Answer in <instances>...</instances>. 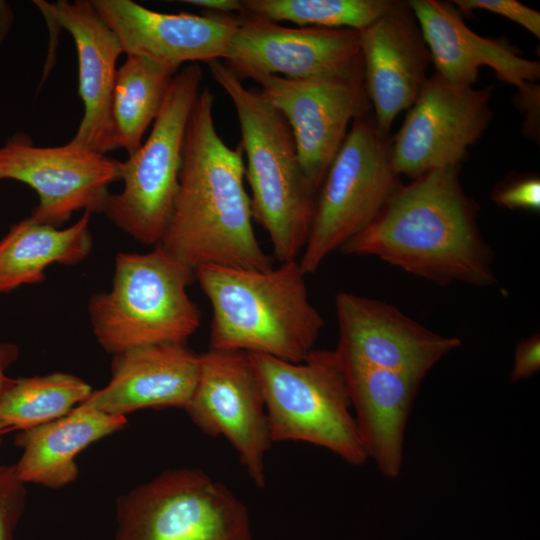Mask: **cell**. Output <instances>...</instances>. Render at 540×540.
I'll return each mask as SVG.
<instances>
[{
    "instance_id": "4316f807",
    "label": "cell",
    "mask_w": 540,
    "mask_h": 540,
    "mask_svg": "<svg viewBox=\"0 0 540 540\" xmlns=\"http://www.w3.org/2000/svg\"><path fill=\"white\" fill-rule=\"evenodd\" d=\"M25 499V483L17 476L14 465H0V540H14Z\"/></svg>"
},
{
    "instance_id": "cb8c5ba5",
    "label": "cell",
    "mask_w": 540,
    "mask_h": 540,
    "mask_svg": "<svg viewBox=\"0 0 540 540\" xmlns=\"http://www.w3.org/2000/svg\"><path fill=\"white\" fill-rule=\"evenodd\" d=\"M176 72L146 58L126 55L117 68L110 104L113 149L128 156L142 145L143 137L160 112Z\"/></svg>"
},
{
    "instance_id": "7402d4cb",
    "label": "cell",
    "mask_w": 540,
    "mask_h": 540,
    "mask_svg": "<svg viewBox=\"0 0 540 540\" xmlns=\"http://www.w3.org/2000/svg\"><path fill=\"white\" fill-rule=\"evenodd\" d=\"M126 423V416L79 404L56 420L22 430L16 436V443L23 451L14 465L16 474L25 484L64 487L78 476L77 455Z\"/></svg>"
},
{
    "instance_id": "f1b7e54d",
    "label": "cell",
    "mask_w": 540,
    "mask_h": 540,
    "mask_svg": "<svg viewBox=\"0 0 540 540\" xmlns=\"http://www.w3.org/2000/svg\"><path fill=\"white\" fill-rule=\"evenodd\" d=\"M494 202L508 209L539 211L540 180L537 177L521 178L495 190Z\"/></svg>"
},
{
    "instance_id": "7a4b0ae2",
    "label": "cell",
    "mask_w": 540,
    "mask_h": 540,
    "mask_svg": "<svg viewBox=\"0 0 540 540\" xmlns=\"http://www.w3.org/2000/svg\"><path fill=\"white\" fill-rule=\"evenodd\" d=\"M340 250L377 257L441 286L496 282L492 251L458 167L433 170L401 185L377 218Z\"/></svg>"
},
{
    "instance_id": "ac0fdd59",
    "label": "cell",
    "mask_w": 540,
    "mask_h": 540,
    "mask_svg": "<svg viewBox=\"0 0 540 540\" xmlns=\"http://www.w3.org/2000/svg\"><path fill=\"white\" fill-rule=\"evenodd\" d=\"M418 23L436 74L444 80L472 86L479 68H492L497 77L514 85L528 105L536 106L540 64L519 56L508 45L473 32L452 4L436 0L407 2Z\"/></svg>"
},
{
    "instance_id": "52a82bcc",
    "label": "cell",
    "mask_w": 540,
    "mask_h": 540,
    "mask_svg": "<svg viewBox=\"0 0 540 540\" xmlns=\"http://www.w3.org/2000/svg\"><path fill=\"white\" fill-rule=\"evenodd\" d=\"M201 82L198 63L182 66L170 82L148 138L120 161L123 189L110 193L103 213L142 244L159 245L168 228L179 190L187 123Z\"/></svg>"
},
{
    "instance_id": "d6986e66",
    "label": "cell",
    "mask_w": 540,
    "mask_h": 540,
    "mask_svg": "<svg viewBox=\"0 0 540 540\" xmlns=\"http://www.w3.org/2000/svg\"><path fill=\"white\" fill-rule=\"evenodd\" d=\"M200 354L186 343L140 346L113 355L111 379L81 404L126 416L144 408L185 409L196 388Z\"/></svg>"
},
{
    "instance_id": "277c9868",
    "label": "cell",
    "mask_w": 540,
    "mask_h": 540,
    "mask_svg": "<svg viewBox=\"0 0 540 540\" xmlns=\"http://www.w3.org/2000/svg\"><path fill=\"white\" fill-rule=\"evenodd\" d=\"M207 65L237 115L253 220L268 234L279 263L296 260L309 236L316 191L301 167L291 129L259 89L247 88L226 63Z\"/></svg>"
},
{
    "instance_id": "ba28073f",
    "label": "cell",
    "mask_w": 540,
    "mask_h": 540,
    "mask_svg": "<svg viewBox=\"0 0 540 540\" xmlns=\"http://www.w3.org/2000/svg\"><path fill=\"white\" fill-rule=\"evenodd\" d=\"M390 145L367 111L356 117L320 187L299 265L315 273L325 259L369 226L401 187Z\"/></svg>"
},
{
    "instance_id": "f546056e",
    "label": "cell",
    "mask_w": 540,
    "mask_h": 540,
    "mask_svg": "<svg viewBox=\"0 0 540 540\" xmlns=\"http://www.w3.org/2000/svg\"><path fill=\"white\" fill-rule=\"evenodd\" d=\"M540 369V336L533 334L521 340L514 354L511 381L527 379Z\"/></svg>"
},
{
    "instance_id": "4dcf8cb0",
    "label": "cell",
    "mask_w": 540,
    "mask_h": 540,
    "mask_svg": "<svg viewBox=\"0 0 540 540\" xmlns=\"http://www.w3.org/2000/svg\"><path fill=\"white\" fill-rule=\"evenodd\" d=\"M19 347L12 342L0 341V398L13 385L15 379L7 376L8 368L19 358Z\"/></svg>"
},
{
    "instance_id": "d4e9b609",
    "label": "cell",
    "mask_w": 540,
    "mask_h": 540,
    "mask_svg": "<svg viewBox=\"0 0 540 540\" xmlns=\"http://www.w3.org/2000/svg\"><path fill=\"white\" fill-rule=\"evenodd\" d=\"M92 392L86 381L68 373L17 378L0 398V422L13 431L31 429L68 414Z\"/></svg>"
},
{
    "instance_id": "5b68a950",
    "label": "cell",
    "mask_w": 540,
    "mask_h": 540,
    "mask_svg": "<svg viewBox=\"0 0 540 540\" xmlns=\"http://www.w3.org/2000/svg\"><path fill=\"white\" fill-rule=\"evenodd\" d=\"M194 270L160 245L119 252L111 289L93 294L88 314L98 344L112 355L161 343H186L201 324L188 295Z\"/></svg>"
},
{
    "instance_id": "30bf717a",
    "label": "cell",
    "mask_w": 540,
    "mask_h": 540,
    "mask_svg": "<svg viewBox=\"0 0 540 540\" xmlns=\"http://www.w3.org/2000/svg\"><path fill=\"white\" fill-rule=\"evenodd\" d=\"M5 179L37 193L33 219L60 227L77 211L104 212L109 186L120 180V161L72 140L43 147L16 134L0 147V180Z\"/></svg>"
},
{
    "instance_id": "3957f363",
    "label": "cell",
    "mask_w": 540,
    "mask_h": 540,
    "mask_svg": "<svg viewBox=\"0 0 540 540\" xmlns=\"http://www.w3.org/2000/svg\"><path fill=\"white\" fill-rule=\"evenodd\" d=\"M194 275L212 308L210 349L293 363L315 349L324 319L297 260L268 270L203 265Z\"/></svg>"
},
{
    "instance_id": "8fae6325",
    "label": "cell",
    "mask_w": 540,
    "mask_h": 540,
    "mask_svg": "<svg viewBox=\"0 0 540 540\" xmlns=\"http://www.w3.org/2000/svg\"><path fill=\"white\" fill-rule=\"evenodd\" d=\"M184 410L202 432L223 436L256 487H265V457L272 441L248 353L209 349L200 354L196 388Z\"/></svg>"
},
{
    "instance_id": "603a6c76",
    "label": "cell",
    "mask_w": 540,
    "mask_h": 540,
    "mask_svg": "<svg viewBox=\"0 0 540 540\" xmlns=\"http://www.w3.org/2000/svg\"><path fill=\"white\" fill-rule=\"evenodd\" d=\"M91 214L67 228L36 221L31 216L14 224L0 240V294L45 280L53 264L75 265L90 254Z\"/></svg>"
},
{
    "instance_id": "4fadbf2b",
    "label": "cell",
    "mask_w": 540,
    "mask_h": 540,
    "mask_svg": "<svg viewBox=\"0 0 540 540\" xmlns=\"http://www.w3.org/2000/svg\"><path fill=\"white\" fill-rule=\"evenodd\" d=\"M252 80L287 121L301 167L317 192L349 124L367 111L363 72L302 80L261 75Z\"/></svg>"
},
{
    "instance_id": "1f68e13d",
    "label": "cell",
    "mask_w": 540,
    "mask_h": 540,
    "mask_svg": "<svg viewBox=\"0 0 540 540\" xmlns=\"http://www.w3.org/2000/svg\"><path fill=\"white\" fill-rule=\"evenodd\" d=\"M183 3L200 7L214 14H244L241 0H185Z\"/></svg>"
},
{
    "instance_id": "9a60e30c",
    "label": "cell",
    "mask_w": 540,
    "mask_h": 540,
    "mask_svg": "<svg viewBox=\"0 0 540 540\" xmlns=\"http://www.w3.org/2000/svg\"><path fill=\"white\" fill-rule=\"evenodd\" d=\"M335 311L339 329L335 351L342 362L423 380L438 361L461 344L459 338L431 331L378 299L339 292Z\"/></svg>"
},
{
    "instance_id": "83f0119b",
    "label": "cell",
    "mask_w": 540,
    "mask_h": 540,
    "mask_svg": "<svg viewBox=\"0 0 540 540\" xmlns=\"http://www.w3.org/2000/svg\"><path fill=\"white\" fill-rule=\"evenodd\" d=\"M461 10L492 12L523 26L537 38L540 37V13L515 0H455Z\"/></svg>"
},
{
    "instance_id": "9c48e42d",
    "label": "cell",
    "mask_w": 540,
    "mask_h": 540,
    "mask_svg": "<svg viewBox=\"0 0 540 540\" xmlns=\"http://www.w3.org/2000/svg\"><path fill=\"white\" fill-rule=\"evenodd\" d=\"M116 540H253L244 503L199 469H172L117 502Z\"/></svg>"
},
{
    "instance_id": "8992f818",
    "label": "cell",
    "mask_w": 540,
    "mask_h": 540,
    "mask_svg": "<svg viewBox=\"0 0 540 540\" xmlns=\"http://www.w3.org/2000/svg\"><path fill=\"white\" fill-rule=\"evenodd\" d=\"M248 354L262 391L272 443L307 442L330 450L348 464L366 462L335 350L313 349L299 363Z\"/></svg>"
},
{
    "instance_id": "5bb4252c",
    "label": "cell",
    "mask_w": 540,
    "mask_h": 540,
    "mask_svg": "<svg viewBox=\"0 0 540 540\" xmlns=\"http://www.w3.org/2000/svg\"><path fill=\"white\" fill-rule=\"evenodd\" d=\"M226 64L243 80L278 75L302 80L363 72L360 33L346 28H292L236 15Z\"/></svg>"
},
{
    "instance_id": "6da1fadb",
    "label": "cell",
    "mask_w": 540,
    "mask_h": 540,
    "mask_svg": "<svg viewBox=\"0 0 540 540\" xmlns=\"http://www.w3.org/2000/svg\"><path fill=\"white\" fill-rule=\"evenodd\" d=\"M214 101L204 87L191 110L179 190L159 245L194 271L203 265L268 270L273 259L254 232L243 149L240 143L228 146L220 137Z\"/></svg>"
},
{
    "instance_id": "484cf974",
    "label": "cell",
    "mask_w": 540,
    "mask_h": 540,
    "mask_svg": "<svg viewBox=\"0 0 540 540\" xmlns=\"http://www.w3.org/2000/svg\"><path fill=\"white\" fill-rule=\"evenodd\" d=\"M396 1L388 0H242L244 14L301 27L346 28L361 31Z\"/></svg>"
},
{
    "instance_id": "ffe728a7",
    "label": "cell",
    "mask_w": 540,
    "mask_h": 540,
    "mask_svg": "<svg viewBox=\"0 0 540 540\" xmlns=\"http://www.w3.org/2000/svg\"><path fill=\"white\" fill-rule=\"evenodd\" d=\"M34 4L71 34L77 49L84 114L71 140L102 154L114 150L110 104L116 62L124 53L119 39L100 18L91 0H37Z\"/></svg>"
},
{
    "instance_id": "e0dca14e",
    "label": "cell",
    "mask_w": 540,
    "mask_h": 540,
    "mask_svg": "<svg viewBox=\"0 0 540 540\" xmlns=\"http://www.w3.org/2000/svg\"><path fill=\"white\" fill-rule=\"evenodd\" d=\"M359 33L366 96L379 132L387 136L397 115L410 108L423 89L430 53L408 3L396 1Z\"/></svg>"
},
{
    "instance_id": "44dd1931",
    "label": "cell",
    "mask_w": 540,
    "mask_h": 540,
    "mask_svg": "<svg viewBox=\"0 0 540 540\" xmlns=\"http://www.w3.org/2000/svg\"><path fill=\"white\" fill-rule=\"evenodd\" d=\"M341 364L366 456L384 476L397 478L402 470L407 419L423 380L380 368Z\"/></svg>"
},
{
    "instance_id": "2e32d148",
    "label": "cell",
    "mask_w": 540,
    "mask_h": 540,
    "mask_svg": "<svg viewBox=\"0 0 540 540\" xmlns=\"http://www.w3.org/2000/svg\"><path fill=\"white\" fill-rule=\"evenodd\" d=\"M126 55L177 72L181 66L226 58L236 15L154 11L131 0H91Z\"/></svg>"
},
{
    "instance_id": "7c38bea8",
    "label": "cell",
    "mask_w": 540,
    "mask_h": 540,
    "mask_svg": "<svg viewBox=\"0 0 540 540\" xmlns=\"http://www.w3.org/2000/svg\"><path fill=\"white\" fill-rule=\"evenodd\" d=\"M490 90L428 77L390 145L395 173L412 180L458 167L491 120Z\"/></svg>"
},
{
    "instance_id": "d6a6232c",
    "label": "cell",
    "mask_w": 540,
    "mask_h": 540,
    "mask_svg": "<svg viewBox=\"0 0 540 540\" xmlns=\"http://www.w3.org/2000/svg\"><path fill=\"white\" fill-rule=\"evenodd\" d=\"M10 431H13V429L11 427L6 425L5 423L0 422V439L4 434H6V433H8Z\"/></svg>"
}]
</instances>
